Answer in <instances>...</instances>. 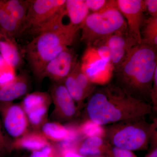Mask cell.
Returning a JSON list of instances; mask_svg holds the SVG:
<instances>
[{
    "instance_id": "6da1fadb",
    "label": "cell",
    "mask_w": 157,
    "mask_h": 157,
    "mask_svg": "<svg viewBox=\"0 0 157 157\" xmlns=\"http://www.w3.org/2000/svg\"><path fill=\"white\" fill-rule=\"evenodd\" d=\"M87 99L85 120L101 126L154 113L151 104L132 97L116 84L95 89Z\"/></svg>"
},
{
    "instance_id": "7a4b0ae2",
    "label": "cell",
    "mask_w": 157,
    "mask_h": 157,
    "mask_svg": "<svg viewBox=\"0 0 157 157\" xmlns=\"http://www.w3.org/2000/svg\"><path fill=\"white\" fill-rule=\"evenodd\" d=\"M156 69L157 47L136 44L115 71L116 84L132 97L151 104V90Z\"/></svg>"
},
{
    "instance_id": "3957f363",
    "label": "cell",
    "mask_w": 157,
    "mask_h": 157,
    "mask_svg": "<svg viewBox=\"0 0 157 157\" xmlns=\"http://www.w3.org/2000/svg\"><path fill=\"white\" fill-rule=\"evenodd\" d=\"M79 29L69 23L34 37L24 47L23 54L32 72L39 80L46 65L63 51L73 45Z\"/></svg>"
},
{
    "instance_id": "277c9868",
    "label": "cell",
    "mask_w": 157,
    "mask_h": 157,
    "mask_svg": "<svg viewBox=\"0 0 157 157\" xmlns=\"http://www.w3.org/2000/svg\"><path fill=\"white\" fill-rule=\"evenodd\" d=\"M146 117L134 118L106 126L104 138L111 146L131 151L146 150L154 132L157 130V118L152 123Z\"/></svg>"
},
{
    "instance_id": "5b68a950",
    "label": "cell",
    "mask_w": 157,
    "mask_h": 157,
    "mask_svg": "<svg viewBox=\"0 0 157 157\" xmlns=\"http://www.w3.org/2000/svg\"><path fill=\"white\" fill-rule=\"evenodd\" d=\"M80 29L81 41L88 47L97 46L113 34L128 31L126 21L118 9L117 1H107L102 11L89 14Z\"/></svg>"
},
{
    "instance_id": "8992f818",
    "label": "cell",
    "mask_w": 157,
    "mask_h": 157,
    "mask_svg": "<svg viewBox=\"0 0 157 157\" xmlns=\"http://www.w3.org/2000/svg\"><path fill=\"white\" fill-rule=\"evenodd\" d=\"M66 0H30L19 36L25 34L34 37L63 23L66 14Z\"/></svg>"
},
{
    "instance_id": "52a82bcc",
    "label": "cell",
    "mask_w": 157,
    "mask_h": 157,
    "mask_svg": "<svg viewBox=\"0 0 157 157\" xmlns=\"http://www.w3.org/2000/svg\"><path fill=\"white\" fill-rule=\"evenodd\" d=\"M49 94L54 108L52 117L58 122H67L76 119L80 109L63 82H54Z\"/></svg>"
},
{
    "instance_id": "ba28073f",
    "label": "cell",
    "mask_w": 157,
    "mask_h": 157,
    "mask_svg": "<svg viewBox=\"0 0 157 157\" xmlns=\"http://www.w3.org/2000/svg\"><path fill=\"white\" fill-rule=\"evenodd\" d=\"M0 115L6 132L15 139L28 132L29 121L21 105L0 103Z\"/></svg>"
},
{
    "instance_id": "9c48e42d",
    "label": "cell",
    "mask_w": 157,
    "mask_h": 157,
    "mask_svg": "<svg viewBox=\"0 0 157 157\" xmlns=\"http://www.w3.org/2000/svg\"><path fill=\"white\" fill-rule=\"evenodd\" d=\"M118 9L125 18L128 33L137 42L141 43V27L144 19V13L146 10L144 1L142 0H117Z\"/></svg>"
},
{
    "instance_id": "30bf717a",
    "label": "cell",
    "mask_w": 157,
    "mask_h": 157,
    "mask_svg": "<svg viewBox=\"0 0 157 157\" xmlns=\"http://www.w3.org/2000/svg\"><path fill=\"white\" fill-rule=\"evenodd\" d=\"M63 83L80 110L83 106L85 100L95 89L94 84L90 81L82 70L79 62L76 64Z\"/></svg>"
},
{
    "instance_id": "8fae6325",
    "label": "cell",
    "mask_w": 157,
    "mask_h": 157,
    "mask_svg": "<svg viewBox=\"0 0 157 157\" xmlns=\"http://www.w3.org/2000/svg\"><path fill=\"white\" fill-rule=\"evenodd\" d=\"M82 70L93 84H104L112 76L113 68L111 64L102 60L97 55L94 49L89 47L80 63Z\"/></svg>"
},
{
    "instance_id": "7c38bea8",
    "label": "cell",
    "mask_w": 157,
    "mask_h": 157,
    "mask_svg": "<svg viewBox=\"0 0 157 157\" xmlns=\"http://www.w3.org/2000/svg\"><path fill=\"white\" fill-rule=\"evenodd\" d=\"M77 62L74 51L68 47L47 64L42 73V80L48 77L54 82H63Z\"/></svg>"
},
{
    "instance_id": "4fadbf2b",
    "label": "cell",
    "mask_w": 157,
    "mask_h": 157,
    "mask_svg": "<svg viewBox=\"0 0 157 157\" xmlns=\"http://www.w3.org/2000/svg\"><path fill=\"white\" fill-rule=\"evenodd\" d=\"M30 87V81L25 71L16 75L11 82L0 86V103H11L27 94Z\"/></svg>"
},
{
    "instance_id": "5bb4252c",
    "label": "cell",
    "mask_w": 157,
    "mask_h": 157,
    "mask_svg": "<svg viewBox=\"0 0 157 157\" xmlns=\"http://www.w3.org/2000/svg\"><path fill=\"white\" fill-rule=\"evenodd\" d=\"M0 55L14 70L21 67L23 63L22 52L15 38L0 31Z\"/></svg>"
},
{
    "instance_id": "9a60e30c",
    "label": "cell",
    "mask_w": 157,
    "mask_h": 157,
    "mask_svg": "<svg viewBox=\"0 0 157 157\" xmlns=\"http://www.w3.org/2000/svg\"><path fill=\"white\" fill-rule=\"evenodd\" d=\"M111 146L104 137L91 136L76 143L75 151L86 157L105 155Z\"/></svg>"
},
{
    "instance_id": "2e32d148",
    "label": "cell",
    "mask_w": 157,
    "mask_h": 157,
    "mask_svg": "<svg viewBox=\"0 0 157 157\" xmlns=\"http://www.w3.org/2000/svg\"><path fill=\"white\" fill-rule=\"evenodd\" d=\"M41 133L47 140L60 143L65 140L73 141L76 137L75 131L58 122H46L41 128Z\"/></svg>"
},
{
    "instance_id": "e0dca14e",
    "label": "cell",
    "mask_w": 157,
    "mask_h": 157,
    "mask_svg": "<svg viewBox=\"0 0 157 157\" xmlns=\"http://www.w3.org/2000/svg\"><path fill=\"white\" fill-rule=\"evenodd\" d=\"M65 10L70 19V23L80 29L89 14V10L85 0H66Z\"/></svg>"
},
{
    "instance_id": "ac0fdd59",
    "label": "cell",
    "mask_w": 157,
    "mask_h": 157,
    "mask_svg": "<svg viewBox=\"0 0 157 157\" xmlns=\"http://www.w3.org/2000/svg\"><path fill=\"white\" fill-rule=\"evenodd\" d=\"M49 144L41 132H28L21 137L15 139L12 146L16 148L34 151L41 149Z\"/></svg>"
},
{
    "instance_id": "d6986e66",
    "label": "cell",
    "mask_w": 157,
    "mask_h": 157,
    "mask_svg": "<svg viewBox=\"0 0 157 157\" xmlns=\"http://www.w3.org/2000/svg\"><path fill=\"white\" fill-rule=\"evenodd\" d=\"M3 6L21 29L24 22L30 0H1ZM21 31V30H20Z\"/></svg>"
},
{
    "instance_id": "ffe728a7",
    "label": "cell",
    "mask_w": 157,
    "mask_h": 157,
    "mask_svg": "<svg viewBox=\"0 0 157 157\" xmlns=\"http://www.w3.org/2000/svg\"><path fill=\"white\" fill-rule=\"evenodd\" d=\"M107 45L111 50H129L137 43L129 35L128 31L119 32L107 37L100 44Z\"/></svg>"
},
{
    "instance_id": "44dd1931",
    "label": "cell",
    "mask_w": 157,
    "mask_h": 157,
    "mask_svg": "<svg viewBox=\"0 0 157 157\" xmlns=\"http://www.w3.org/2000/svg\"><path fill=\"white\" fill-rule=\"evenodd\" d=\"M52 99L49 94L42 92H35L26 95L21 104L26 114L43 106H50Z\"/></svg>"
},
{
    "instance_id": "7402d4cb",
    "label": "cell",
    "mask_w": 157,
    "mask_h": 157,
    "mask_svg": "<svg viewBox=\"0 0 157 157\" xmlns=\"http://www.w3.org/2000/svg\"><path fill=\"white\" fill-rule=\"evenodd\" d=\"M21 27L0 0V31L15 38L19 37Z\"/></svg>"
},
{
    "instance_id": "603a6c76",
    "label": "cell",
    "mask_w": 157,
    "mask_h": 157,
    "mask_svg": "<svg viewBox=\"0 0 157 157\" xmlns=\"http://www.w3.org/2000/svg\"><path fill=\"white\" fill-rule=\"evenodd\" d=\"M143 26L141 43L157 47V17H150L144 20Z\"/></svg>"
},
{
    "instance_id": "cb8c5ba5",
    "label": "cell",
    "mask_w": 157,
    "mask_h": 157,
    "mask_svg": "<svg viewBox=\"0 0 157 157\" xmlns=\"http://www.w3.org/2000/svg\"><path fill=\"white\" fill-rule=\"evenodd\" d=\"M49 107L43 106L27 113L29 124L36 131L41 129L43 124L47 122L46 120Z\"/></svg>"
},
{
    "instance_id": "d4e9b609",
    "label": "cell",
    "mask_w": 157,
    "mask_h": 157,
    "mask_svg": "<svg viewBox=\"0 0 157 157\" xmlns=\"http://www.w3.org/2000/svg\"><path fill=\"white\" fill-rule=\"evenodd\" d=\"M94 123L89 120H85L82 124L78 131L85 137L91 136H101L104 137V128Z\"/></svg>"
},
{
    "instance_id": "484cf974",
    "label": "cell",
    "mask_w": 157,
    "mask_h": 157,
    "mask_svg": "<svg viewBox=\"0 0 157 157\" xmlns=\"http://www.w3.org/2000/svg\"><path fill=\"white\" fill-rule=\"evenodd\" d=\"M14 71L0 55V86L8 84L14 79L16 76Z\"/></svg>"
},
{
    "instance_id": "4316f807",
    "label": "cell",
    "mask_w": 157,
    "mask_h": 157,
    "mask_svg": "<svg viewBox=\"0 0 157 157\" xmlns=\"http://www.w3.org/2000/svg\"><path fill=\"white\" fill-rule=\"evenodd\" d=\"M56 144H49L39 150L32 152L30 157H62Z\"/></svg>"
},
{
    "instance_id": "83f0119b",
    "label": "cell",
    "mask_w": 157,
    "mask_h": 157,
    "mask_svg": "<svg viewBox=\"0 0 157 157\" xmlns=\"http://www.w3.org/2000/svg\"><path fill=\"white\" fill-rule=\"evenodd\" d=\"M93 48H94L96 54L100 59L104 61L111 64V52L107 45L101 44Z\"/></svg>"
},
{
    "instance_id": "f1b7e54d",
    "label": "cell",
    "mask_w": 157,
    "mask_h": 157,
    "mask_svg": "<svg viewBox=\"0 0 157 157\" xmlns=\"http://www.w3.org/2000/svg\"><path fill=\"white\" fill-rule=\"evenodd\" d=\"M105 156L107 157H137L131 151L112 146Z\"/></svg>"
},
{
    "instance_id": "f546056e",
    "label": "cell",
    "mask_w": 157,
    "mask_h": 157,
    "mask_svg": "<svg viewBox=\"0 0 157 157\" xmlns=\"http://www.w3.org/2000/svg\"><path fill=\"white\" fill-rule=\"evenodd\" d=\"M107 1L106 0H85V2L89 10L93 12H98L104 9Z\"/></svg>"
},
{
    "instance_id": "4dcf8cb0",
    "label": "cell",
    "mask_w": 157,
    "mask_h": 157,
    "mask_svg": "<svg viewBox=\"0 0 157 157\" xmlns=\"http://www.w3.org/2000/svg\"><path fill=\"white\" fill-rule=\"evenodd\" d=\"M150 99L154 113L157 112V69L155 71L152 86L150 93Z\"/></svg>"
},
{
    "instance_id": "1f68e13d",
    "label": "cell",
    "mask_w": 157,
    "mask_h": 157,
    "mask_svg": "<svg viewBox=\"0 0 157 157\" xmlns=\"http://www.w3.org/2000/svg\"><path fill=\"white\" fill-rule=\"evenodd\" d=\"M148 152L144 157H157V131L156 130L152 136Z\"/></svg>"
},
{
    "instance_id": "d6a6232c",
    "label": "cell",
    "mask_w": 157,
    "mask_h": 157,
    "mask_svg": "<svg viewBox=\"0 0 157 157\" xmlns=\"http://www.w3.org/2000/svg\"><path fill=\"white\" fill-rule=\"evenodd\" d=\"M144 3L145 9L150 14L151 17H157V0H145Z\"/></svg>"
},
{
    "instance_id": "836d02e7",
    "label": "cell",
    "mask_w": 157,
    "mask_h": 157,
    "mask_svg": "<svg viewBox=\"0 0 157 157\" xmlns=\"http://www.w3.org/2000/svg\"><path fill=\"white\" fill-rule=\"evenodd\" d=\"M0 145L8 152H9L11 149V145H10V144L3 132L1 121H0Z\"/></svg>"
},
{
    "instance_id": "e575fe53",
    "label": "cell",
    "mask_w": 157,
    "mask_h": 157,
    "mask_svg": "<svg viewBox=\"0 0 157 157\" xmlns=\"http://www.w3.org/2000/svg\"><path fill=\"white\" fill-rule=\"evenodd\" d=\"M62 157H86L79 154L78 153L74 151H67L63 154Z\"/></svg>"
},
{
    "instance_id": "d590c367",
    "label": "cell",
    "mask_w": 157,
    "mask_h": 157,
    "mask_svg": "<svg viewBox=\"0 0 157 157\" xmlns=\"http://www.w3.org/2000/svg\"><path fill=\"white\" fill-rule=\"evenodd\" d=\"M107 157L105 155H103V156H98V157Z\"/></svg>"
},
{
    "instance_id": "8d00e7d4",
    "label": "cell",
    "mask_w": 157,
    "mask_h": 157,
    "mask_svg": "<svg viewBox=\"0 0 157 157\" xmlns=\"http://www.w3.org/2000/svg\"></svg>"
}]
</instances>
